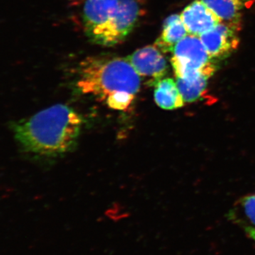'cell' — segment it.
Listing matches in <instances>:
<instances>
[{
    "label": "cell",
    "instance_id": "277c9868",
    "mask_svg": "<svg viewBox=\"0 0 255 255\" xmlns=\"http://www.w3.org/2000/svg\"><path fill=\"white\" fill-rule=\"evenodd\" d=\"M172 53L171 63L176 78H192L199 75L210 78L216 72L214 60L199 36L187 35L176 45Z\"/></svg>",
    "mask_w": 255,
    "mask_h": 255
},
{
    "label": "cell",
    "instance_id": "52a82bcc",
    "mask_svg": "<svg viewBox=\"0 0 255 255\" xmlns=\"http://www.w3.org/2000/svg\"><path fill=\"white\" fill-rule=\"evenodd\" d=\"M189 34L200 36L221 22L219 16L201 0L188 5L180 15Z\"/></svg>",
    "mask_w": 255,
    "mask_h": 255
},
{
    "label": "cell",
    "instance_id": "4fadbf2b",
    "mask_svg": "<svg viewBox=\"0 0 255 255\" xmlns=\"http://www.w3.org/2000/svg\"><path fill=\"white\" fill-rule=\"evenodd\" d=\"M246 233L248 235V237L255 242V230H252V231H248Z\"/></svg>",
    "mask_w": 255,
    "mask_h": 255
},
{
    "label": "cell",
    "instance_id": "8fae6325",
    "mask_svg": "<svg viewBox=\"0 0 255 255\" xmlns=\"http://www.w3.org/2000/svg\"><path fill=\"white\" fill-rule=\"evenodd\" d=\"M228 218L245 233L255 230V194L244 196L236 201L228 212Z\"/></svg>",
    "mask_w": 255,
    "mask_h": 255
},
{
    "label": "cell",
    "instance_id": "9c48e42d",
    "mask_svg": "<svg viewBox=\"0 0 255 255\" xmlns=\"http://www.w3.org/2000/svg\"><path fill=\"white\" fill-rule=\"evenodd\" d=\"M189 35L180 15L173 14L166 18L160 36L155 45L162 53L173 52L174 47Z\"/></svg>",
    "mask_w": 255,
    "mask_h": 255
},
{
    "label": "cell",
    "instance_id": "7a4b0ae2",
    "mask_svg": "<svg viewBox=\"0 0 255 255\" xmlns=\"http://www.w3.org/2000/svg\"><path fill=\"white\" fill-rule=\"evenodd\" d=\"M78 73L79 90L115 110H128L141 84L140 75L127 58L87 57L80 63Z\"/></svg>",
    "mask_w": 255,
    "mask_h": 255
},
{
    "label": "cell",
    "instance_id": "30bf717a",
    "mask_svg": "<svg viewBox=\"0 0 255 255\" xmlns=\"http://www.w3.org/2000/svg\"><path fill=\"white\" fill-rule=\"evenodd\" d=\"M154 92L155 103L161 109L174 110L184 107V102L177 82L172 78H162L156 82Z\"/></svg>",
    "mask_w": 255,
    "mask_h": 255
},
{
    "label": "cell",
    "instance_id": "3957f363",
    "mask_svg": "<svg viewBox=\"0 0 255 255\" xmlns=\"http://www.w3.org/2000/svg\"><path fill=\"white\" fill-rule=\"evenodd\" d=\"M139 16L135 0H87L83 8L87 36L101 46H115L124 41Z\"/></svg>",
    "mask_w": 255,
    "mask_h": 255
},
{
    "label": "cell",
    "instance_id": "6da1fadb",
    "mask_svg": "<svg viewBox=\"0 0 255 255\" xmlns=\"http://www.w3.org/2000/svg\"><path fill=\"white\" fill-rule=\"evenodd\" d=\"M83 123L71 107L56 105L8 124L19 150L26 155L51 157L75 145Z\"/></svg>",
    "mask_w": 255,
    "mask_h": 255
},
{
    "label": "cell",
    "instance_id": "7c38bea8",
    "mask_svg": "<svg viewBox=\"0 0 255 255\" xmlns=\"http://www.w3.org/2000/svg\"><path fill=\"white\" fill-rule=\"evenodd\" d=\"M209 77L199 75L192 78H177V85L185 102H194L204 95Z\"/></svg>",
    "mask_w": 255,
    "mask_h": 255
},
{
    "label": "cell",
    "instance_id": "ba28073f",
    "mask_svg": "<svg viewBox=\"0 0 255 255\" xmlns=\"http://www.w3.org/2000/svg\"><path fill=\"white\" fill-rule=\"evenodd\" d=\"M223 22L241 28L243 12L255 0H201Z\"/></svg>",
    "mask_w": 255,
    "mask_h": 255
},
{
    "label": "cell",
    "instance_id": "5b68a950",
    "mask_svg": "<svg viewBox=\"0 0 255 255\" xmlns=\"http://www.w3.org/2000/svg\"><path fill=\"white\" fill-rule=\"evenodd\" d=\"M238 31L239 28L221 21L199 37L213 60H223L237 50L240 41Z\"/></svg>",
    "mask_w": 255,
    "mask_h": 255
},
{
    "label": "cell",
    "instance_id": "8992f818",
    "mask_svg": "<svg viewBox=\"0 0 255 255\" xmlns=\"http://www.w3.org/2000/svg\"><path fill=\"white\" fill-rule=\"evenodd\" d=\"M162 52L155 45L140 48L128 57L137 73L155 85L156 82L164 78L167 72V63Z\"/></svg>",
    "mask_w": 255,
    "mask_h": 255
}]
</instances>
